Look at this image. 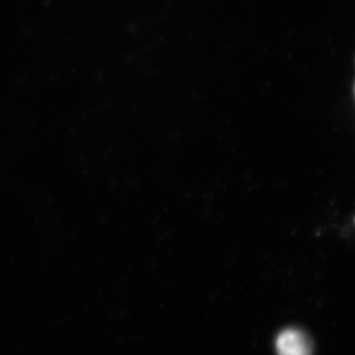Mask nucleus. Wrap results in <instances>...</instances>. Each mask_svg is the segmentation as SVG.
Masks as SVG:
<instances>
[{
    "mask_svg": "<svg viewBox=\"0 0 355 355\" xmlns=\"http://www.w3.org/2000/svg\"><path fill=\"white\" fill-rule=\"evenodd\" d=\"M275 347L279 355H312L313 345L304 331L287 329L277 336Z\"/></svg>",
    "mask_w": 355,
    "mask_h": 355,
    "instance_id": "obj_1",
    "label": "nucleus"
},
{
    "mask_svg": "<svg viewBox=\"0 0 355 355\" xmlns=\"http://www.w3.org/2000/svg\"><path fill=\"white\" fill-rule=\"evenodd\" d=\"M354 94H355V86H354Z\"/></svg>",
    "mask_w": 355,
    "mask_h": 355,
    "instance_id": "obj_2",
    "label": "nucleus"
}]
</instances>
